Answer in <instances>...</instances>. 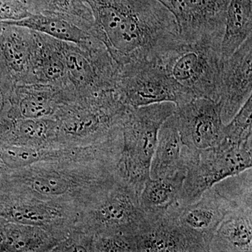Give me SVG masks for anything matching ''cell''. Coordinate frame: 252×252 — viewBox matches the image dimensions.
I'll use <instances>...</instances> for the list:
<instances>
[{
	"label": "cell",
	"mask_w": 252,
	"mask_h": 252,
	"mask_svg": "<svg viewBox=\"0 0 252 252\" xmlns=\"http://www.w3.org/2000/svg\"><path fill=\"white\" fill-rule=\"evenodd\" d=\"M91 9L95 36L118 67L162 61L186 44L175 18L158 0H82Z\"/></svg>",
	"instance_id": "obj_1"
},
{
	"label": "cell",
	"mask_w": 252,
	"mask_h": 252,
	"mask_svg": "<svg viewBox=\"0 0 252 252\" xmlns=\"http://www.w3.org/2000/svg\"><path fill=\"white\" fill-rule=\"evenodd\" d=\"M119 157L41 162L0 178V190L67 202L79 211L104 195L117 180Z\"/></svg>",
	"instance_id": "obj_2"
},
{
	"label": "cell",
	"mask_w": 252,
	"mask_h": 252,
	"mask_svg": "<svg viewBox=\"0 0 252 252\" xmlns=\"http://www.w3.org/2000/svg\"><path fill=\"white\" fill-rule=\"evenodd\" d=\"M129 107L116 90L76 96L62 104L53 116L63 147L90 145L107 138L120 128Z\"/></svg>",
	"instance_id": "obj_3"
},
{
	"label": "cell",
	"mask_w": 252,
	"mask_h": 252,
	"mask_svg": "<svg viewBox=\"0 0 252 252\" xmlns=\"http://www.w3.org/2000/svg\"><path fill=\"white\" fill-rule=\"evenodd\" d=\"M175 109V104L169 102L129 107L123 117V148L117 177L132 186L139 195L150 178L151 162L160 126Z\"/></svg>",
	"instance_id": "obj_4"
},
{
	"label": "cell",
	"mask_w": 252,
	"mask_h": 252,
	"mask_svg": "<svg viewBox=\"0 0 252 252\" xmlns=\"http://www.w3.org/2000/svg\"><path fill=\"white\" fill-rule=\"evenodd\" d=\"M187 174L176 203L182 206L198 200L207 189L252 167V140L220 143L203 150L184 147Z\"/></svg>",
	"instance_id": "obj_5"
},
{
	"label": "cell",
	"mask_w": 252,
	"mask_h": 252,
	"mask_svg": "<svg viewBox=\"0 0 252 252\" xmlns=\"http://www.w3.org/2000/svg\"><path fill=\"white\" fill-rule=\"evenodd\" d=\"M221 35L207 36L186 43L162 62L176 81L195 97L218 102L220 97Z\"/></svg>",
	"instance_id": "obj_6"
},
{
	"label": "cell",
	"mask_w": 252,
	"mask_h": 252,
	"mask_svg": "<svg viewBox=\"0 0 252 252\" xmlns=\"http://www.w3.org/2000/svg\"><path fill=\"white\" fill-rule=\"evenodd\" d=\"M115 89L128 107L165 102L179 106L195 97L169 74L161 62L149 60L118 67Z\"/></svg>",
	"instance_id": "obj_7"
},
{
	"label": "cell",
	"mask_w": 252,
	"mask_h": 252,
	"mask_svg": "<svg viewBox=\"0 0 252 252\" xmlns=\"http://www.w3.org/2000/svg\"><path fill=\"white\" fill-rule=\"evenodd\" d=\"M144 216L139 193L117 177L104 195L81 209L74 228L94 236L114 233L136 235Z\"/></svg>",
	"instance_id": "obj_8"
},
{
	"label": "cell",
	"mask_w": 252,
	"mask_h": 252,
	"mask_svg": "<svg viewBox=\"0 0 252 252\" xmlns=\"http://www.w3.org/2000/svg\"><path fill=\"white\" fill-rule=\"evenodd\" d=\"M79 212V207L67 202L0 190V217L13 223L45 228L62 240L75 225Z\"/></svg>",
	"instance_id": "obj_9"
},
{
	"label": "cell",
	"mask_w": 252,
	"mask_h": 252,
	"mask_svg": "<svg viewBox=\"0 0 252 252\" xmlns=\"http://www.w3.org/2000/svg\"><path fill=\"white\" fill-rule=\"evenodd\" d=\"M182 143L192 150L215 147L224 137V127L218 102L195 97L176 106L173 113Z\"/></svg>",
	"instance_id": "obj_10"
},
{
	"label": "cell",
	"mask_w": 252,
	"mask_h": 252,
	"mask_svg": "<svg viewBox=\"0 0 252 252\" xmlns=\"http://www.w3.org/2000/svg\"><path fill=\"white\" fill-rule=\"evenodd\" d=\"M136 242L137 252H209L205 244L179 223L171 207L145 213Z\"/></svg>",
	"instance_id": "obj_11"
},
{
	"label": "cell",
	"mask_w": 252,
	"mask_h": 252,
	"mask_svg": "<svg viewBox=\"0 0 252 252\" xmlns=\"http://www.w3.org/2000/svg\"><path fill=\"white\" fill-rule=\"evenodd\" d=\"M158 1L171 13L185 42H195L207 36L223 35L230 0Z\"/></svg>",
	"instance_id": "obj_12"
},
{
	"label": "cell",
	"mask_w": 252,
	"mask_h": 252,
	"mask_svg": "<svg viewBox=\"0 0 252 252\" xmlns=\"http://www.w3.org/2000/svg\"><path fill=\"white\" fill-rule=\"evenodd\" d=\"M252 93V36H250L222 62L218 103L223 124L230 122Z\"/></svg>",
	"instance_id": "obj_13"
},
{
	"label": "cell",
	"mask_w": 252,
	"mask_h": 252,
	"mask_svg": "<svg viewBox=\"0 0 252 252\" xmlns=\"http://www.w3.org/2000/svg\"><path fill=\"white\" fill-rule=\"evenodd\" d=\"M177 221L195 238L210 247L213 235L225 215L240 206L215 187L207 189L196 201L171 206Z\"/></svg>",
	"instance_id": "obj_14"
},
{
	"label": "cell",
	"mask_w": 252,
	"mask_h": 252,
	"mask_svg": "<svg viewBox=\"0 0 252 252\" xmlns=\"http://www.w3.org/2000/svg\"><path fill=\"white\" fill-rule=\"evenodd\" d=\"M107 150L104 142L87 146L38 149L14 145L0 139V178L41 162L101 158L105 157Z\"/></svg>",
	"instance_id": "obj_15"
},
{
	"label": "cell",
	"mask_w": 252,
	"mask_h": 252,
	"mask_svg": "<svg viewBox=\"0 0 252 252\" xmlns=\"http://www.w3.org/2000/svg\"><path fill=\"white\" fill-rule=\"evenodd\" d=\"M40 34L27 28L0 23V50L16 84H34Z\"/></svg>",
	"instance_id": "obj_16"
},
{
	"label": "cell",
	"mask_w": 252,
	"mask_h": 252,
	"mask_svg": "<svg viewBox=\"0 0 252 252\" xmlns=\"http://www.w3.org/2000/svg\"><path fill=\"white\" fill-rule=\"evenodd\" d=\"M72 99V93L60 86L16 84L9 98L6 117L11 120L53 117L62 104Z\"/></svg>",
	"instance_id": "obj_17"
},
{
	"label": "cell",
	"mask_w": 252,
	"mask_h": 252,
	"mask_svg": "<svg viewBox=\"0 0 252 252\" xmlns=\"http://www.w3.org/2000/svg\"><path fill=\"white\" fill-rule=\"evenodd\" d=\"M0 139L14 145L30 148H59V129L53 117L9 119Z\"/></svg>",
	"instance_id": "obj_18"
},
{
	"label": "cell",
	"mask_w": 252,
	"mask_h": 252,
	"mask_svg": "<svg viewBox=\"0 0 252 252\" xmlns=\"http://www.w3.org/2000/svg\"><path fill=\"white\" fill-rule=\"evenodd\" d=\"M252 251V207H239L225 215L215 231L209 252Z\"/></svg>",
	"instance_id": "obj_19"
},
{
	"label": "cell",
	"mask_w": 252,
	"mask_h": 252,
	"mask_svg": "<svg viewBox=\"0 0 252 252\" xmlns=\"http://www.w3.org/2000/svg\"><path fill=\"white\" fill-rule=\"evenodd\" d=\"M184 147L175 116L172 114L164 122L158 131L157 147L151 162V178L167 177L182 169H187L183 156Z\"/></svg>",
	"instance_id": "obj_20"
},
{
	"label": "cell",
	"mask_w": 252,
	"mask_h": 252,
	"mask_svg": "<svg viewBox=\"0 0 252 252\" xmlns=\"http://www.w3.org/2000/svg\"><path fill=\"white\" fill-rule=\"evenodd\" d=\"M5 23L27 28L58 40L72 43L83 49H89L99 41L77 25L57 16L32 14L21 21Z\"/></svg>",
	"instance_id": "obj_21"
},
{
	"label": "cell",
	"mask_w": 252,
	"mask_h": 252,
	"mask_svg": "<svg viewBox=\"0 0 252 252\" xmlns=\"http://www.w3.org/2000/svg\"><path fill=\"white\" fill-rule=\"evenodd\" d=\"M252 36V0H230L220 46L222 61L230 57Z\"/></svg>",
	"instance_id": "obj_22"
},
{
	"label": "cell",
	"mask_w": 252,
	"mask_h": 252,
	"mask_svg": "<svg viewBox=\"0 0 252 252\" xmlns=\"http://www.w3.org/2000/svg\"><path fill=\"white\" fill-rule=\"evenodd\" d=\"M187 169L160 178H149L141 191L140 204L145 213L165 211L177 201L185 181Z\"/></svg>",
	"instance_id": "obj_23"
},
{
	"label": "cell",
	"mask_w": 252,
	"mask_h": 252,
	"mask_svg": "<svg viewBox=\"0 0 252 252\" xmlns=\"http://www.w3.org/2000/svg\"><path fill=\"white\" fill-rule=\"evenodd\" d=\"M6 233V252H52L62 241L45 228L13 222H7Z\"/></svg>",
	"instance_id": "obj_24"
},
{
	"label": "cell",
	"mask_w": 252,
	"mask_h": 252,
	"mask_svg": "<svg viewBox=\"0 0 252 252\" xmlns=\"http://www.w3.org/2000/svg\"><path fill=\"white\" fill-rule=\"evenodd\" d=\"M32 14L64 18L95 36L92 12L82 0H24Z\"/></svg>",
	"instance_id": "obj_25"
},
{
	"label": "cell",
	"mask_w": 252,
	"mask_h": 252,
	"mask_svg": "<svg viewBox=\"0 0 252 252\" xmlns=\"http://www.w3.org/2000/svg\"><path fill=\"white\" fill-rule=\"evenodd\" d=\"M252 114L251 95L230 122L225 124L223 138L235 142H245L252 140Z\"/></svg>",
	"instance_id": "obj_26"
},
{
	"label": "cell",
	"mask_w": 252,
	"mask_h": 252,
	"mask_svg": "<svg viewBox=\"0 0 252 252\" xmlns=\"http://www.w3.org/2000/svg\"><path fill=\"white\" fill-rule=\"evenodd\" d=\"M94 252H137L136 235L126 233L94 235L93 240Z\"/></svg>",
	"instance_id": "obj_27"
},
{
	"label": "cell",
	"mask_w": 252,
	"mask_h": 252,
	"mask_svg": "<svg viewBox=\"0 0 252 252\" xmlns=\"http://www.w3.org/2000/svg\"><path fill=\"white\" fill-rule=\"evenodd\" d=\"M93 240L94 235L84 233L74 227L52 252H94Z\"/></svg>",
	"instance_id": "obj_28"
},
{
	"label": "cell",
	"mask_w": 252,
	"mask_h": 252,
	"mask_svg": "<svg viewBox=\"0 0 252 252\" xmlns=\"http://www.w3.org/2000/svg\"><path fill=\"white\" fill-rule=\"evenodd\" d=\"M31 15L24 0H0V22L21 21Z\"/></svg>",
	"instance_id": "obj_29"
},
{
	"label": "cell",
	"mask_w": 252,
	"mask_h": 252,
	"mask_svg": "<svg viewBox=\"0 0 252 252\" xmlns=\"http://www.w3.org/2000/svg\"><path fill=\"white\" fill-rule=\"evenodd\" d=\"M16 85L0 50V107L5 108L7 106Z\"/></svg>",
	"instance_id": "obj_30"
},
{
	"label": "cell",
	"mask_w": 252,
	"mask_h": 252,
	"mask_svg": "<svg viewBox=\"0 0 252 252\" xmlns=\"http://www.w3.org/2000/svg\"><path fill=\"white\" fill-rule=\"evenodd\" d=\"M8 220L0 217V252H6V227Z\"/></svg>",
	"instance_id": "obj_31"
}]
</instances>
